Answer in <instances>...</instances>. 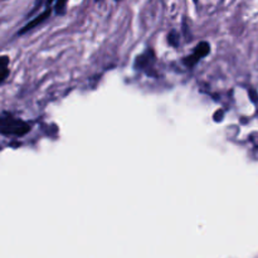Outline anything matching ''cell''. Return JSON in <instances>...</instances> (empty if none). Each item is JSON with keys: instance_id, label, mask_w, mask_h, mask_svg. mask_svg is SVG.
<instances>
[{"instance_id": "2", "label": "cell", "mask_w": 258, "mask_h": 258, "mask_svg": "<svg viewBox=\"0 0 258 258\" xmlns=\"http://www.w3.org/2000/svg\"><path fill=\"white\" fill-rule=\"evenodd\" d=\"M54 2H55V0H47V2H45L44 12L40 13L39 15H37V17H35L34 19L30 20V22H28L27 24H25L24 27H23L22 29H20L19 32H18V34H19V35L25 34V33H28V32H29V30L34 29V28H37L39 24L44 23L45 20H47L48 18L50 17V14H52L53 10H54V7H52V4Z\"/></svg>"}, {"instance_id": "4", "label": "cell", "mask_w": 258, "mask_h": 258, "mask_svg": "<svg viewBox=\"0 0 258 258\" xmlns=\"http://www.w3.org/2000/svg\"><path fill=\"white\" fill-rule=\"evenodd\" d=\"M155 62V53H154L153 49L149 48L145 53H143L141 55H139L135 60V64L134 67L136 70H141V71H146L149 68H153V63Z\"/></svg>"}, {"instance_id": "5", "label": "cell", "mask_w": 258, "mask_h": 258, "mask_svg": "<svg viewBox=\"0 0 258 258\" xmlns=\"http://www.w3.org/2000/svg\"><path fill=\"white\" fill-rule=\"evenodd\" d=\"M9 75V58L8 55H3L2 58V73H0V82H4Z\"/></svg>"}, {"instance_id": "3", "label": "cell", "mask_w": 258, "mask_h": 258, "mask_svg": "<svg viewBox=\"0 0 258 258\" xmlns=\"http://www.w3.org/2000/svg\"><path fill=\"white\" fill-rule=\"evenodd\" d=\"M211 53V45H209L208 42H201L198 43L196 48H194L193 54L186 55L185 58L183 59V63L188 68H193L202 58L207 57V55Z\"/></svg>"}, {"instance_id": "1", "label": "cell", "mask_w": 258, "mask_h": 258, "mask_svg": "<svg viewBox=\"0 0 258 258\" xmlns=\"http://www.w3.org/2000/svg\"><path fill=\"white\" fill-rule=\"evenodd\" d=\"M0 131L4 136H24L30 131V126L23 120L15 118L10 113H3Z\"/></svg>"}, {"instance_id": "10", "label": "cell", "mask_w": 258, "mask_h": 258, "mask_svg": "<svg viewBox=\"0 0 258 258\" xmlns=\"http://www.w3.org/2000/svg\"><path fill=\"white\" fill-rule=\"evenodd\" d=\"M115 2H117V3H118V2H121V0H115Z\"/></svg>"}, {"instance_id": "6", "label": "cell", "mask_w": 258, "mask_h": 258, "mask_svg": "<svg viewBox=\"0 0 258 258\" xmlns=\"http://www.w3.org/2000/svg\"><path fill=\"white\" fill-rule=\"evenodd\" d=\"M68 0H55L54 2V13L57 15H64L67 10Z\"/></svg>"}, {"instance_id": "8", "label": "cell", "mask_w": 258, "mask_h": 258, "mask_svg": "<svg viewBox=\"0 0 258 258\" xmlns=\"http://www.w3.org/2000/svg\"><path fill=\"white\" fill-rule=\"evenodd\" d=\"M44 3H45V0H35V2H34V5H33V9L30 10L29 13H28L27 17H28V18H30V17H32L33 14H35V13H37L38 10H39L40 8L43 7V4H44Z\"/></svg>"}, {"instance_id": "9", "label": "cell", "mask_w": 258, "mask_h": 258, "mask_svg": "<svg viewBox=\"0 0 258 258\" xmlns=\"http://www.w3.org/2000/svg\"><path fill=\"white\" fill-rule=\"evenodd\" d=\"M193 3H194V4H198V3H199V0H193Z\"/></svg>"}, {"instance_id": "7", "label": "cell", "mask_w": 258, "mask_h": 258, "mask_svg": "<svg viewBox=\"0 0 258 258\" xmlns=\"http://www.w3.org/2000/svg\"><path fill=\"white\" fill-rule=\"evenodd\" d=\"M169 43H170L173 47H178L179 44V34L178 32H175V30H171L170 34H169Z\"/></svg>"}]
</instances>
